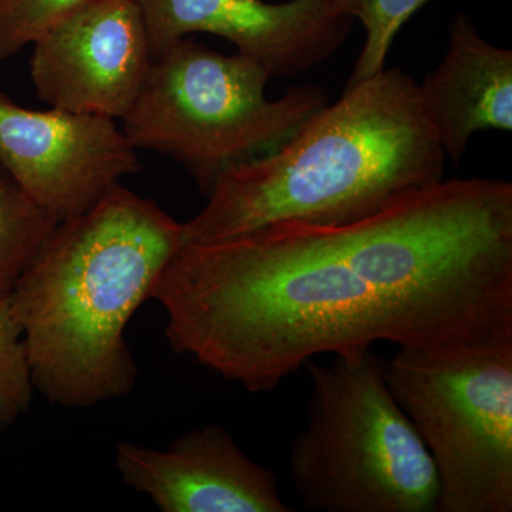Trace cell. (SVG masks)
Returning <instances> with one entry per match:
<instances>
[{
  "label": "cell",
  "mask_w": 512,
  "mask_h": 512,
  "mask_svg": "<svg viewBox=\"0 0 512 512\" xmlns=\"http://www.w3.org/2000/svg\"><path fill=\"white\" fill-rule=\"evenodd\" d=\"M183 244V224L120 184L59 222L10 293L35 390L69 409L130 393L124 330Z\"/></svg>",
  "instance_id": "cell-1"
},
{
  "label": "cell",
  "mask_w": 512,
  "mask_h": 512,
  "mask_svg": "<svg viewBox=\"0 0 512 512\" xmlns=\"http://www.w3.org/2000/svg\"><path fill=\"white\" fill-rule=\"evenodd\" d=\"M444 168L419 84L403 70L383 69L345 89L274 153L222 174L200 214L183 224V245L275 222L352 224L440 183Z\"/></svg>",
  "instance_id": "cell-2"
},
{
  "label": "cell",
  "mask_w": 512,
  "mask_h": 512,
  "mask_svg": "<svg viewBox=\"0 0 512 512\" xmlns=\"http://www.w3.org/2000/svg\"><path fill=\"white\" fill-rule=\"evenodd\" d=\"M305 366L308 419L288 460L303 510L436 512L433 458L390 392L384 360L372 346Z\"/></svg>",
  "instance_id": "cell-3"
},
{
  "label": "cell",
  "mask_w": 512,
  "mask_h": 512,
  "mask_svg": "<svg viewBox=\"0 0 512 512\" xmlns=\"http://www.w3.org/2000/svg\"><path fill=\"white\" fill-rule=\"evenodd\" d=\"M269 80L254 60L184 37L154 57L121 130L136 150L183 164L208 195L222 174L274 153L328 104L316 86L266 100Z\"/></svg>",
  "instance_id": "cell-4"
},
{
  "label": "cell",
  "mask_w": 512,
  "mask_h": 512,
  "mask_svg": "<svg viewBox=\"0 0 512 512\" xmlns=\"http://www.w3.org/2000/svg\"><path fill=\"white\" fill-rule=\"evenodd\" d=\"M384 373L433 458L436 512H511L512 336L399 346Z\"/></svg>",
  "instance_id": "cell-5"
},
{
  "label": "cell",
  "mask_w": 512,
  "mask_h": 512,
  "mask_svg": "<svg viewBox=\"0 0 512 512\" xmlns=\"http://www.w3.org/2000/svg\"><path fill=\"white\" fill-rule=\"evenodd\" d=\"M0 165L59 222L83 214L141 170L116 120L30 110L0 92Z\"/></svg>",
  "instance_id": "cell-6"
},
{
  "label": "cell",
  "mask_w": 512,
  "mask_h": 512,
  "mask_svg": "<svg viewBox=\"0 0 512 512\" xmlns=\"http://www.w3.org/2000/svg\"><path fill=\"white\" fill-rule=\"evenodd\" d=\"M30 77L50 107L123 119L150 70L137 0H97L33 43Z\"/></svg>",
  "instance_id": "cell-7"
},
{
  "label": "cell",
  "mask_w": 512,
  "mask_h": 512,
  "mask_svg": "<svg viewBox=\"0 0 512 512\" xmlns=\"http://www.w3.org/2000/svg\"><path fill=\"white\" fill-rule=\"evenodd\" d=\"M151 57L192 33L228 40L271 79L325 62L348 39L352 16L330 0H137Z\"/></svg>",
  "instance_id": "cell-8"
},
{
  "label": "cell",
  "mask_w": 512,
  "mask_h": 512,
  "mask_svg": "<svg viewBox=\"0 0 512 512\" xmlns=\"http://www.w3.org/2000/svg\"><path fill=\"white\" fill-rule=\"evenodd\" d=\"M116 467L128 487L163 512H292L278 478L220 424L178 437L165 450L119 441Z\"/></svg>",
  "instance_id": "cell-9"
},
{
  "label": "cell",
  "mask_w": 512,
  "mask_h": 512,
  "mask_svg": "<svg viewBox=\"0 0 512 512\" xmlns=\"http://www.w3.org/2000/svg\"><path fill=\"white\" fill-rule=\"evenodd\" d=\"M419 92L444 154L457 165L473 134L512 131V52L488 43L470 15L458 12L446 56Z\"/></svg>",
  "instance_id": "cell-10"
},
{
  "label": "cell",
  "mask_w": 512,
  "mask_h": 512,
  "mask_svg": "<svg viewBox=\"0 0 512 512\" xmlns=\"http://www.w3.org/2000/svg\"><path fill=\"white\" fill-rule=\"evenodd\" d=\"M59 220L0 165V298H8Z\"/></svg>",
  "instance_id": "cell-11"
},
{
  "label": "cell",
  "mask_w": 512,
  "mask_h": 512,
  "mask_svg": "<svg viewBox=\"0 0 512 512\" xmlns=\"http://www.w3.org/2000/svg\"><path fill=\"white\" fill-rule=\"evenodd\" d=\"M32 373L10 296L0 298V430L10 429L32 403Z\"/></svg>",
  "instance_id": "cell-12"
},
{
  "label": "cell",
  "mask_w": 512,
  "mask_h": 512,
  "mask_svg": "<svg viewBox=\"0 0 512 512\" xmlns=\"http://www.w3.org/2000/svg\"><path fill=\"white\" fill-rule=\"evenodd\" d=\"M97 0H0V62Z\"/></svg>",
  "instance_id": "cell-13"
},
{
  "label": "cell",
  "mask_w": 512,
  "mask_h": 512,
  "mask_svg": "<svg viewBox=\"0 0 512 512\" xmlns=\"http://www.w3.org/2000/svg\"><path fill=\"white\" fill-rule=\"evenodd\" d=\"M429 2L431 0H367L359 18L366 30L365 46L357 57L346 89L382 72L399 30Z\"/></svg>",
  "instance_id": "cell-14"
},
{
  "label": "cell",
  "mask_w": 512,
  "mask_h": 512,
  "mask_svg": "<svg viewBox=\"0 0 512 512\" xmlns=\"http://www.w3.org/2000/svg\"><path fill=\"white\" fill-rule=\"evenodd\" d=\"M336 8L345 12L346 15L352 16L353 19H359L362 15L367 0H330Z\"/></svg>",
  "instance_id": "cell-15"
}]
</instances>
